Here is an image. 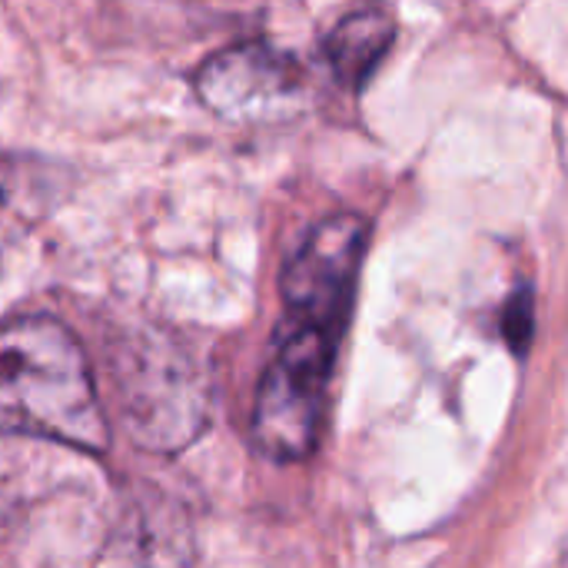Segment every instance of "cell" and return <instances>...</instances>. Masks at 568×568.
I'll list each match as a JSON object with an SVG mask.
<instances>
[{
  "label": "cell",
  "instance_id": "obj_1",
  "mask_svg": "<svg viewBox=\"0 0 568 568\" xmlns=\"http://www.w3.org/2000/svg\"><path fill=\"white\" fill-rule=\"evenodd\" d=\"M0 433L106 453L110 429L77 336L47 316L0 326Z\"/></svg>",
  "mask_w": 568,
  "mask_h": 568
},
{
  "label": "cell",
  "instance_id": "obj_2",
  "mask_svg": "<svg viewBox=\"0 0 568 568\" xmlns=\"http://www.w3.org/2000/svg\"><path fill=\"white\" fill-rule=\"evenodd\" d=\"M339 336L300 320L283 323L253 406V443L263 456L300 463L316 449Z\"/></svg>",
  "mask_w": 568,
  "mask_h": 568
},
{
  "label": "cell",
  "instance_id": "obj_3",
  "mask_svg": "<svg viewBox=\"0 0 568 568\" xmlns=\"http://www.w3.org/2000/svg\"><path fill=\"white\" fill-rule=\"evenodd\" d=\"M196 97L223 120H286L306 103V70L286 50L243 40L213 53L196 70Z\"/></svg>",
  "mask_w": 568,
  "mask_h": 568
},
{
  "label": "cell",
  "instance_id": "obj_4",
  "mask_svg": "<svg viewBox=\"0 0 568 568\" xmlns=\"http://www.w3.org/2000/svg\"><path fill=\"white\" fill-rule=\"evenodd\" d=\"M366 236V220L356 213H336L313 226L283 273L286 320L313 323L333 333L346 329Z\"/></svg>",
  "mask_w": 568,
  "mask_h": 568
},
{
  "label": "cell",
  "instance_id": "obj_5",
  "mask_svg": "<svg viewBox=\"0 0 568 568\" xmlns=\"http://www.w3.org/2000/svg\"><path fill=\"white\" fill-rule=\"evenodd\" d=\"M126 419L143 446L170 453L193 443L210 413L200 369L170 343L143 346V366H133V383H123Z\"/></svg>",
  "mask_w": 568,
  "mask_h": 568
},
{
  "label": "cell",
  "instance_id": "obj_6",
  "mask_svg": "<svg viewBox=\"0 0 568 568\" xmlns=\"http://www.w3.org/2000/svg\"><path fill=\"white\" fill-rule=\"evenodd\" d=\"M396 37V20L383 7H366L346 13L326 37V60L339 83L359 87L376 63L386 57Z\"/></svg>",
  "mask_w": 568,
  "mask_h": 568
}]
</instances>
